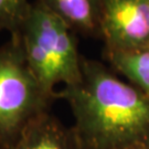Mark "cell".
Returning <instances> with one entry per match:
<instances>
[{"label": "cell", "mask_w": 149, "mask_h": 149, "mask_svg": "<svg viewBox=\"0 0 149 149\" xmlns=\"http://www.w3.org/2000/svg\"><path fill=\"white\" fill-rule=\"evenodd\" d=\"M11 149H82L73 126L47 112L29 124Z\"/></svg>", "instance_id": "5b68a950"}, {"label": "cell", "mask_w": 149, "mask_h": 149, "mask_svg": "<svg viewBox=\"0 0 149 149\" xmlns=\"http://www.w3.org/2000/svg\"><path fill=\"white\" fill-rule=\"evenodd\" d=\"M0 149H1V148H0Z\"/></svg>", "instance_id": "9c48e42d"}, {"label": "cell", "mask_w": 149, "mask_h": 149, "mask_svg": "<svg viewBox=\"0 0 149 149\" xmlns=\"http://www.w3.org/2000/svg\"><path fill=\"white\" fill-rule=\"evenodd\" d=\"M48 11L60 18L75 33L100 34V0H37Z\"/></svg>", "instance_id": "8992f818"}, {"label": "cell", "mask_w": 149, "mask_h": 149, "mask_svg": "<svg viewBox=\"0 0 149 149\" xmlns=\"http://www.w3.org/2000/svg\"><path fill=\"white\" fill-rule=\"evenodd\" d=\"M105 52L149 48V0H100Z\"/></svg>", "instance_id": "277c9868"}, {"label": "cell", "mask_w": 149, "mask_h": 149, "mask_svg": "<svg viewBox=\"0 0 149 149\" xmlns=\"http://www.w3.org/2000/svg\"><path fill=\"white\" fill-rule=\"evenodd\" d=\"M113 68L149 96V48L129 52H105Z\"/></svg>", "instance_id": "52a82bcc"}, {"label": "cell", "mask_w": 149, "mask_h": 149, "mask_svg": "<svg viewBox=\"0 0 149 149\" xmlns=\"http://www.w3.org/2000/svg\"><path fill=\"white\" fill-rule=\"evenodd\" d=\"M53 101L31 72L19 37L11 34L0 47V148H12L29 124L50 112Z\"/></svg>", "instance_id": "3957f363"}, {"label": "cell", "mask_w": 149, "mask_h": 149, "mask_svg": "<svg viewBox=\"0 0 149 149\" xmlns=\"http://www.w3.org/2000/svg\"><path fill=\"white\" fill-rule=\"evenodd\" d=\"M17 34L27 63L39 84L55 98V86L82 81V58L75 32L37 0L31 3ZM11 36V34H10Z\"/></svg>", "instance_id": "7a4b0ae2"}, {"label": "cell", "mask_w": 149, "mask_h": 149, "mask_svg": "<svg viewBox=\"0 0 149 149\" xmlns=\"http://www.w3.org/2000/svg\"><path fill=\"white\" fill-rule=\"evenodd\" d=\"M82 149H149V96L104 64L82 58V81L56 91Z\"/></svg>", "instance_id": "6da1fadb"}, {"label": "cell", "mask_w": 149, "mask_h": 149, "mask_svg": "<svg viewBox=\"0 0 149 149\" xmlns=\"http://www.w3.org/2000/svg\"><path fill=\"white\" fill-rule=\"evenodd\" d=\"M31 3L29 0H0V31L18 32Z\"/></svg>", "instance_id": "ba28073f"}]
</instances>
